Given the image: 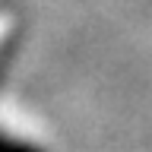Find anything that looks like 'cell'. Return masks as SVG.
Instances as JSON below:
<instances>
[{
  "label": "cell",
  "instance_id": "1",
  "mask_svg": "<svg viewBox=\"0 0 152 152\" xmlns=\"http://www.w3.org/2000/svg\"><path fill=\"white\" fill-rule=\"evenodd\" d=\"M0 152H38L35 146H26V142L13 140V136H7V133H0Z\"/></svg>",
  "mask_w": 152,
  "mask_h": 152
}]
</instances>
